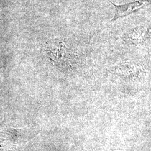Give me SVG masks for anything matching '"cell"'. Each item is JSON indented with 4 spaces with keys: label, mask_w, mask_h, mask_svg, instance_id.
Instances as JSON below:
<instances>
[{
    "label": "cell",
    "mask_w": 151,
    "mask_h": 151,
    "mask_svg": "<svg viewBox=\"0 0 151 151\" xmlns=\"http://www.w3.org/2000/svg\"><path fill=\"white\" fill-rule=\"evenodd\" d=\"M108 1L113 5L115 10V15L111 20L112 22L135 13L146 6L151 5V0H137L120 5L114 4L110 0Z\"/></svg>",
    "instance_id": "obj_1"
}]
</instances>
